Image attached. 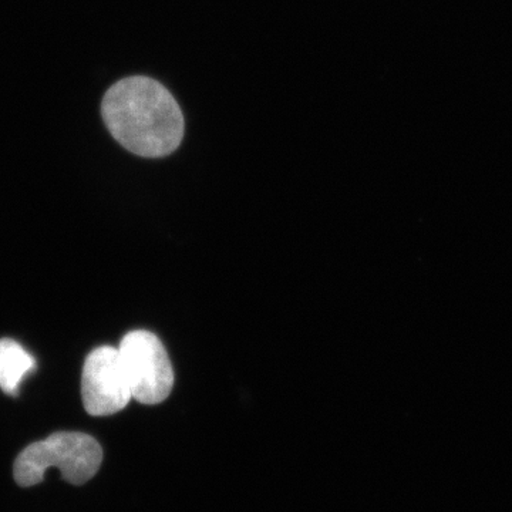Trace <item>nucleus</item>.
Masks as SVG:
<instances>
[{
  "instance_id": "obj_1",
  "label": "nucleus",
  "mask_w": 512,
  "mask_h": 512,
  "mask_svg": "<svg viewBox=\"0 0 512 512\" xmlns=\"http://www.w3.org/2000/svg\"><path fill=\"white\" fill-rule=\"evenodd\" d=\"M101 113L114 140L136 156L167 157L183 141V111L173 94L150 77H127L111 86Z\"/></svg>"
},
{
  "instance_id": "obj_2",
  "label": "nucleus",
  "mask_w": 512,
  "mask_h": 512,
  "mask_svg": "<svg viewBox=\"0 0 512 512\" xmlns=\"http://www.w3.org/2000/svg\"><path fill=\"white\" fill-rule=\"evenodd\" d=\"M103 461L99 441L84 433H55L26 447L16 458L13 474L20 487L45 480L49 468H59L63 480L83 485L96 476Z\"/></svg>"
},
{
  "instance_id": "obj_3",
  "label": "nucleus",
  "mask_w": 512,
  "mask_h": 512,
  "mask_svg": "<svg viewBox=\"0 0 512 512\" xmlns=\"http://www.w3.org/2000/svg\"><path fill=\"white\" fill-rule=\"evenodd\" d=\"M117 349L133 399L148 406L163 403L173 390L174 370L161 340L148 330H133Z\"/></svg>"
},
{
  "instance_id": "obj_4",
  "label": "nucleus",
  "mask_w": 512,
  "mask_h": 512,
  "mask_svg": "<svg viewBox=\"0 0 512 512\" xmlns=\"http://www.w3.org/2000/svg\"><path fill=\"white\" fill-rule=\"evenodd\" d=\"M84 409L92 416H111L133 400L119 349L101 346L84 362L82 376Z\"/></svg>"
},
{
  "instance_id": "obj_5",
  "label": "nucleus",
  "mask_w": 512,
  "mask_h": 512,
  "mask_svg": "<svg viewBox=\"0 0 512 512\" xmlns=\"http://www.w3.org/2000/svg\"><path fill=\"white\" fill-rule=\"evenodd\" d=\"M36 369L28 350L12 339H0V389L15 396L20 383Z\"/></svg>"
}]
</instances>
